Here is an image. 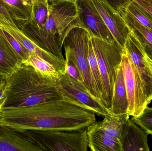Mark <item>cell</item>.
I'll return each mask as SVG.
<instances>
[{
	"instance_id": "cell-1",
	"label": "cell",
	"mask_w": 152,
	"mask_h": 151,
	"mask_svg": "<svg viewBox=\"0 0 152 151\" xmlns=\"http://www.w3.org/2000/svg\"><path fill=\"white\" fill-rule=\"evenodd\" d=\"M95 122V113L66 98L31 106L3 108L0 111V125L21 133L30 130H77Z\"/></svg>"
},
{
	"instance_id": "cell-2",
	"label": "cell",
	"mask_w": 152,
	"mask_h": 151,
	"mask_svg": "<svg viewBox=\"0 0 152 151\" xmlns=\"http://www.w3.org/2000/svg\"><path fill=\"white\" fill-rule=\"evenodd\" d=\"M58 81L43 76L31 66L22 64L5 79L6 98L3 108L31 106L65 99Z\"/></svg>"
},
{
	"instance_id": "cell-3",
	"label": "cell",
	"mask_w": 152,
	"mask_h": 151,
	"mask_svg": "<svg viewBox=\"0 0 152 151\" xmlns=\"http://www.w3.org/2000/svg\"><path fill=\"white\" fill-rule=\"evenodd\" d=\"M103 87L102 102L106 109L110 107L118 70L121 65L124 48L116 40L111 42L91 37Z\"/></svg>"
},
{
	"instance_id": "cell-4",
	"label": "cell",
	"mask_w": 152,
	"mask_h": 151,
	"mask_svg": "<svg viewBox=\"0 0 152 151\" xmlns=\"http://www.w3.org/2000/svg\"><path fill=\"white\" fill-rule=\"evenodd\" d=\"M87 128L73 131L30 130L22 133L44 151H87Z\"/></svg>"
},
{
	"instance_id": "cell-5",
	"label": "cell",
	"mask_w": 152,
	"mask_h": 151,
	"mask_svg": "<svg viewBox=\"0 0 152 151\" xmlns=\"http://www.w3.org/2000/svg\"><path fill=\"white\" fill-rule=\"evenodd\" d=\"M76 27L82 28L76 1H62L49 3L48 18L39 29L59 38L63 44L68 34Z\"/></svg>"
},
{
	"instance_id": "cell-6",
	"label": "cell",
	"mask_w": 152,
	"mask_h": 151,
	"mask_svg": "<svg viewBox=\"0 0 152 151\" xmlns=\"http://www.w3.org/2000/svg\"><path fill=\"white\" fill-rule=\"evenodd\" d=\"M90 36L86 29L81 27H75L66 36L63 45H66L72 49L78 66L84 78L86 87L93 96L102 102L88 64V41Z\"/></svg>"
},
{
	"instance_id": "cell-7",
	"label": "cell",
	"mask_w": 152,
	"mask_h": 151,
	"mask_svg": "<svg viewBox=\"0 0 152 151\" xmlns=\"http://www.w3.org/2000/svg\"><path fill=\"white\" fill-rule=\"evenodd\" d=\"M121 65L129 104L128 114L136 117L140 115L149 104L141 78L125 49Z\"/></svg>"
},
{
	"instance_id": "cell-8",
	"label": "cell",
	"mask_w": 152,
	"mask_h": 151,
	"mask_svg": "<svg viewBox=\"0 0 152 151\" xmlns=\"http://www.w3.org/2000/svg\"><path fill=\"white\" fill-rule=\"evenodd\" d=\"M58 83L64 98L71 99L74 104L103 117L109 115L99 99L93 96L85 86L66 73L61 74Z\"/></svg>"
},
{
	"instance_id": "cell-9",
	"label": "cell",
	"mask_w": 152,
	"mask_h": 151,
	"mask_svg": "<svg viewBox=\"0 0 152 151\" xmlns=\"http://www.w3.org/2000/svg\"><path fill=\"white\" fill-rule=\"evenodd\" d=\"M76 2L82 28L88 32L91 37L109 42L115 40L92 0H76Z\"/></svg>"
},
{
	"instance_id": "cell-10",
	"label": "cell",
	"mask_w": 152,
	"mask_h": 151,
	"mask_svg": "<svg viewBox=\"0 0 152 151\" xmlns=\"http://www.w3.org/2000/svg\"><path fill=\"white\" fill-rule=\"evenodd\" d=\"M129 59L138 72L143 84L147 102L152 100V73L141 45L132 32L129 33L124 46Z\"/></svg>"
},
{
	"instance_id": "cell-11",
	"label": "cell",
	"mask_w": 152,
	"mask_h": 151,
	"mask_svg": "<svg viewBox=\"0 0 152 151\" xmlns=\"http://www.w3.org/2000/svg\"><path fill=\"white\" fill-rule=\"evenodd\" d=\"M92 1L115 40L124 47L129 31L120 13L105 0Z\"/></svg>"
},
{
	"instance_id": "cell-12",
	"label": "cell",
	"mask_w": 152,
	"mask_h": 151,
	"mask_svg": "<svg viewBox=\"0 0 152 151\" xmlns=\"http://www.w3.org/2000/svg\"><path fill=\"white\" fill-rule=\"evenodd\" d=\"M148 134L128 119L120 138L122 151H149Z\"/></svg>"
},
{
	"instance_id": "cell-13",
	"label": "cell",
	"mask_w": 152,
	"mask_h": 151,
	"mask_svg": "<svg viewBox=\"0 0 152 151\" xmlns=\"http://www.w3.org/2000/svg\"><path fill=\"white\" fill-rule=\"evenodd\" d=\"M44 151L23 133L0 125V151Z\"/></svg>"
},
{
	"instance_id": "cell-14",
	"label": "cell",
	"mask_w": 152,
	"mask_h": 151,
	"mask_svg": "<svg viewBox=\"0 0 152 151\" xmlns=\"http://www.w3.org/2000/svg\"><path fill=\"white\" fill-rule=\"evenodd\" d=\"M129 104L121 65L118 73L113 87L111 106L107 111L109 115L120 116L128 114Z\"/></svg>"
},
{
	"instance_id": "cell-15",
	"label": "cell",
	"mask_w": 152,
	"mask_h": 151,
	"mask_svg": "<svg viewBox=\"0 0 152 151\" xmlns=\"http://www.w3.org/2000/svg\"><path fill=\"white\" fill-rule=\"evenodd\" d=\"M22 64L20 56L0 31V75L9 78Z\"/></svg>"
},
{
	"instance_id": "cell-16",
	"label": "cell",
	"mask_w": 152,
	"mask_h": 151,
	"mask_svg": "<svg viewBox=\"0 0 152 151\" xmlns=\"http://www.w3.org/2000/svg\"><path fill=\"white\" fill-rule=\"evenodd\" d=\"M88 148L91 151H122L118 138L105 134L94 124L87 128Z\"/></svg>"
},
{
	"instance_id": "cell-17",
	"label": "cell",
	"mask_w": 152,
	"mask_h": 151,
	"mask_svg": "<svg viewBox=\"0 0 152 151\" xmlns=\"http://www.w3.org/2000/svg\"><path fill=\"white\" fill-rule=\"evenodd\" d=\"M126 24L140 43L147 57L152 60V30L139 23L126 11L119 12Z\"/></svg>"
},
{
	"instance_id": "cell-18",
	"label": "cell",
	"mask_w": 152,
	"mask_h": 151,
	"mask_svg": "<svg viewBox=\"0 0 152 151\" xmlns=\"http://www.w3.org/2000/svg\"><path fill=\"white\" fill-rule=\"evenodd\" d=\"M9 8L17 26L20 28L32 17V0H2Z\"/></svg>"
},
{
	"instance_id": "cell-19",
	"label": "cell",
	"mask_w": 152,
	"mask_h": 151,
	"mask_svg": "<svg viewBox=\"0 0 152 151\" xmlns=\"http://www.w3.org/2000/svg\"><path fill=\"white\" fill-rule=\"evenodd\" d=\"M129 116V114L120 116L106 115L102 121L95 122L94 125L98 129L105 134L120 140L125 124Z\"/></svg>"
},
{
	"instance_id": "cell-20",
	"label": "cell",
	"mask_w": 152,
	"mask_h": 151,
	"mask_svg": "<svg viewBox=\"0 0 152 151\" xmlns=\"http://www.w3.org/2000/svg\"><path fill=\"white\" fill-rule=\"evenodd\" d=\"M24 64L33 66L42 75L53 80L58 81L60 77V74L53 65L34 53H30L28 60Z\"/></svg>"
},
{
	"instance_id": "cell-21",
	"label": "cell",
	"mask_w": 152,
	"mask_h": 151,
	"mask_svg": "<svg viewBox=\"0 0 152 151\" xmlns=\"http://www.w3.org/2000/svg\"><path fill=\"white\" fill-rule=\"evenodd\" d=\"M49 13V2H33L32 17L28 22L37 28H41L44 26Z\"/></svg>"
},
{
	"instance_id": "cell-22",
	"label": "cell",
	"mask_w": 152,
	"mask_h": 151,
	"mask_svg": "<svg viewBox=\"0 0 152 151\" xmlns=\"http://www.w3.org/2000/svg\"><path fill=\"white\" fill-rule=\"evenodd\" d=\"M88 61L93 80L98 94L101 97L102 101L103 94V87L98 63L91 41V36H90L88 41Z\"/></svg>"
},
{
	"instance_id": "cell-23",
	"label": "cell",
	"mask_w": 152,
	"mask_h": 151,
	"mask_svg": "<svg viewBox=\"0 0 152 151\" xmlns=\"http://www.w3.org/2000/svg\"><path fill=\"white\" fill-rule=\"evenodd\" d=\"M63 46L66 55L65 73L75 79L77 81L84 85L86 88L84 78L76 62L73 50L69 46L66 45Z\"/></svg>"
},
{
	"instance_id": "cell-24",
	"label": "cell",
	"mask_w": 152,
	"mask_h": 151,
	"mask_svg": "<svg viewBox=\"0 0 152 151\" xmlns=\"http://www.w3.org/2000/svg\"><path fill=\"white\" fill-rule=\"evenodd\" d=\"M122 11L127 12L139 23L152 30V19L133 0L129 3L125 9L121 11Z\"/></svg>"
},
{
	"instance_id": "cell-25",
	"label": "cell",
	"mask_w": 152,
	"mask_h": 151,
	"mask_svg": "<svg viewBox=\"0 0 152 151\" xmlns=\"http://www.w3.org/2000/svg\"><path fill=\"white\" fill-rule=\"evenodd\" d=\"M131 119L148 134L152 136V107L147 105L140 115Z\"/></svg>"
},
{
	"instance_id": "cell-26",
	"label": "cell",
	"mask_w": 152,
	"mask_h": 151,
	"mask_svg": "<svg viewBox=\"0 0 152 151\" xmlns=\"http://www.w3.org/2000/svg\"><path fill=\"white\" fill-rule=\"evenodd\" d=\"M0 31L8 40L13 49L20 56L22 60V64H25L28 60L31 52H29L22 44L14 39L9 33L1 28Z\"/></svg>"
},
{
	"instance_id": "cell-27",
	"label": "cell",
	"mask_w": 152,
	"mask_h": 151,
	"mask_svg": "<svg viewBox=\"0 0 152 151\" xmlns=\"http://www.w3.org/2000/svg\"><path fill=\"white\" fill-rule=\"evenodd\" d=\"M0 20H5L13 25L17 26L9 8L2 0H0Z\"/></svg>"
},
{
	"instance_id": "cell-28",
	"label": "cell",
	"mask_w": 152,
	"mask_h": 151,
	"mask_svg": "<svg viewBox=\"0 0 152 151\" xmlns=\"http://www.w3.org/2000/svg\"><path fill=\"white\" fill-rule=\"evenodd\" d=\"M119 12L125 9L132 0H105Z\"/></svg>"
},
{
	"instance_id": "cell-29",
	"label": "cell",
	"mask_w": 152,
	"mask_h": 151,
	"mask_svg": "<svg viewBox=\"0 0 152 151\" xmlns=\"http://www.w3.org/2000/svg\"><path fill=\"white\" fill-rule=\"evenodd\" d=\"M152 19V0H133Z\"/></svg>"
},
{
	"instance_id": "cell-30",
	"label": "cell",
	"mask_w": 152,
	"mask_h": 151,
	"mask_svg": "<svg viewBox=\"0 0 152 151\" xmlns=\"http://www.w3.org/2000/svg\"><path fill=\"white\" fill-rule=\"evenodd\" d=\"M5 79L4 81L0 85V111L3 108L4 105L5 103Z\"/></svg>"
},
{
	"instance_id": "cell-31",
	"label": "cell",
	"mask_w": 152,
	"mask_h": 151,
	"mask_svg": "<svg viewBox=\"0 0 152 151\" xmlns=\"http://www.w3.org/2000/svg\"><path fill=\"white\" fill-rule=\"evenodd\" d=\"M75 0H48L49 3H53L58 2L62 1H76Z\"/></svg>"
},
{
	"instance_id": "cell-32",
	"label": "cell",
	"mask_w": 152,
	"mask_h": 151,
	"mask_svg": "<svg viewBox=\"0 0 152 151\" xmlns=\"http://www.w3.org/2000/svg\"><path fill=\"white\" fill-rule=\"evenodd\" d=\"M145 59H146V61L148 62V64H149V66H150V68H151V70L152 73V60H151V59L147 57V56L145 57Z\"/></svg>"
},
{
	"instance_id": "cell-33",
	"label": "cell",
	"mask_w": 152,
	"mask_h": 151,
	"mask_svg": "<svg viewBox=\"0 0 152 151\" xmlns=\"http://www.w3.org/2000/svg\"><path fill=\"white\" fill-rule=\"evenodd\" d=\"M33 2L42 1L45 2L48 1V0H32Z\"/></svg>"
},
{
	"instance_id": "cell-34",
	"label": "cell",
	"mask_w": 152,
	"mask_h": 151,
	"mask_svg": "<svg viewBox=\"0 0 152 151\" xmlns=\"http://www.w3.org/2000/svg\"><path fill=\"white\" fill-rule=\"evenodd\" d=\"M4 79H5L3 76H1V75H0V80H2Z\"/></svg>"
},
{
	"instance_id": "cell-35",
	"label": "cell",
	"mask_w": 152,
	"mask_h": 151,
	"mask_svg": "<svg viewBox=\"0 0 152 151\" xmlns=\"http://www.w3.org/2000/svg\"><path fill=\"white\" fill-rule=\"evenodd\" d=\"M5 79H4L0 80V85H1V84H2V82H3L4 81V80Z\"/></svg>"
},
{
	"instance_id": "cell-36",
	"label": "cell",
	"mask_w": 152,
	"mask_h": 151,
	"mask_svg": "<svg viewBox=\"0 0 152 151\" xmlns=\"http://www.w3.org/2000/svg\"><path fill=\"white\" fill-rule=\"evenodd\" d=\"M75 1H76V0H75Z\"/></svg>"
}]
</instances>
